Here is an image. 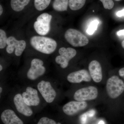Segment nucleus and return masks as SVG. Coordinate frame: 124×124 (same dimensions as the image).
<instances>
[{"instance_id":"nucleus-1","label":"nucleus","mask_w":124,"mask_h":124,"mask_svg":"<svg viewBox=\"0 0 124 124\" xmlns=\"http://www.w3.org/2000/svg\"><path fill=\"white\" fill-rule=\"evenodd\" d=\"M30 42L34 48L46 54L53 53L57 46V43L55 40L45 37L35 36L31 38Z\"/></svg>"},{"instance_id":"nucleus-2","label":"nucleus","mask_w":124,"mask_h":124,"mask_svg":"<svg viewBox=\"0 0 124 124\" xmlns=\"http://www.w3.org/2000/svg\"><path fill=\"white\" fill-rule=\"evenodd\" d=\"M106 90L108 97L115 99L119 97L124 91V83L116 76L108 78L107 81Z\"/></svg>"},{"instance_id":"nucleus-3","label":"nucleus","mask_w":124,"mask_h":124,"mask_svg":"<svg viewBox=\"0 0 124 124\" xmlns=\"http://www.w3.org/2000/svg\"><path fill=\"white\" fill-rule=\"evenodd\" d=\"M64 37L68 43L75 47L85 46L89 42L86 36L75 29H69L67 30L64 34Z\"/></svg>"},{"instance_id":"nucleus-4","label":"nucleus","mask_w":124,"mask_h":124,"mask_svg":"<svg viewBox=\"0 0 124 124\" xmlns=\"http://www.w3.org/2000/svg\"><path fill=\"white\" fill-rule=\"evenodd\" d=\"M52 16L47 13L41 14L37 17L34 24L36 32L41 35H45L50 31Z\"/></svg>"},{"instance_id":"nucleus-5","label":"nucleus","mask_w":124,"mask_h":124,"mask_svg":"<svg viewBox=\"0 0 124 124\" xmlns=\"http://www.w3.org/2000/svg\"><path fill=\"white\" fill-rule=\"evenodd\" d=\"M98 94V91L97 88L90 86L80 89L76 91L73 98L76 101H85L96 99Z\"/></svg>"},{"instance_id":"nucleus-6","label":"nucleus","mask_w":124,"mask_h":124,"mask_svg":"<svg viewBox=\"0 0 124 124\" xmlns=\"http://www.w3.org/2000/svg\"><path fill=\"white\" fill-rule=\"evenodd\" d=\"M59 53L60 55L55 58V62L60 64L62 68L64 69L68 66L69 61L76 55L77 51L75 49L70 47L67 48L62 47L59 49Z\"/></svg>"},{"instance_id":"nucleus-7","label":"nucleus","mask_w":124,"mask_h":124,"mask_svg":"<svg viewBox=\"0 0 124 124\" xmlns=\"http://www.w3.org/2000/svg\"><path fill=\"white\" fill-rule=\"evenodd\" d=\"M43 64V61L39 59L35 58L32 60L31 68L27 74L28 78L32 80H35L43 75L46 71V68Z\"/></svg>"},{"instance_id":"nucleus-8","label":"nucleus","mask_w":124,"mask_h":124,"mask_svg":"<svg viewBox=\"0 0 124 124\" xmlns=\"http://www.w3.org/2000/svg\"><path fill=\"white\" fill-rule=\"evenodd\" d=\"M37 88L46 102L51 103L53 101L57 94L50 82L41 81L37 85Z\"/></svg>"},{"instance_id":"nucleus-9","label":"nucleus","mask_w":124,"mask_h":124,"mask_svg":"<svg viewBox=\"0 0 124 124\" xmlns=\"http://www.w3.org/2000/svg\"><path fill=\"white\" fill-rule=\"evenodd\" d=\"M7 53L9 54H12L15 49V54L17 56L22 55L26 46V44L24 40H18L13 36L7 38Z\"/></svg>"},{"instance_id":"nucleus-10","label":"nucleus","mask_w":124,"mask_h":124,"mask_svg":"<svg viewBox=\"0 0 124 124\" xmlns=\"http://www.w3.org/2000/svg\"><path fill=\"white\" fill-rule=\"evenodd\" d=\"M87 106L88 104L85 101H71L65 104L63 107L62 110L66 115L72 116L84 110Z\"/></svg>"},{"instance_id":"nucleus-11","label":"nucleus","mask_w":124,"mask_h":124,"mask_svg":"<svg viewBox=\"0 0 124 124\" xmlns=\"http://www.w3.org/2000/svg\"><path fill=\"white\" fill-rule=\"evenodd\" d=\"M91 79L89 72L85 69L71 72L67 77V79L69 82L74 84L80 83L82 81L90 82Z\"/></svg>"},{"instance_id":"nucleus-12","label":"nucleus","mask_w":124,"mask_h":124,"mask_svg":"<svg viewBox=\"0 0 124 124\" xmlns=\"http://www.w3.org/2000/svg\"><path fill=\"white\" fill-rule=\"evenodd\" d=\"M22 97L24 102L29 106H36L39 104L40 100L38 91L32 87H27L26 91L23 93Z\"/></svg>"},{"instance_id":"nucleus-13","label":"nucleus","mask_w":124,"mask_h":124,"mask_svg":"<svg viewBox=\"0 0 124 124\" xmlns=\"http://www.w3.org/2000/svg\"><path fill=\"white\" fill-rule=\"evenodd\" d=\"M14 102L17 110L21 114L27 116H30L32 115V110L24 102L22 95L20 94H17L15 96Z\"/></svg>"},{"instance_id":"nucleus-14","label":"nucleus","mask_w":124,"mask_h":124,"mask_svg":"<svg viewBox=\"0 0 124 124\" xmlns=\"http://www.w3.org/2000/svg\"><path fill=\"white\" fill-rule=\"evenodd\" d=\"M88 69L90 75L93 81L96 83L101 82L103 76L100 63L97 60H93L89 64Z\"/></svg>"},{"instance_id":"nucleus-15","label":"nucleus","mask_w":124,"mask_h":124,"mask_svg":"<svg viewBox=\"0 0 124 124\" xmlns=\"http://www.w3.org/2000/svg\"><path fill=\"white\" fill-rule=\"evenodd\" d=\"M1 121L4 124H23V122L14 111L7 109L4 111L1 116Z\"/></svg>"},{"instance_id":"nucleus-16","label":"nucleus","mask_w":124,"mask_h":124,"mask_svg":"<svg viewBox=\"0 0 124 124\" xmlns=\"http://www.w3.org/2000/svg\"><path fill=\"white\" fill-rule=\"evenodd\" d=\"M30 0H11L10 4L14 10L19 12L22 10L29 4Z\"/></svg>"},{"instance_id":"nucleus-17","label":"nucleus","mask_w":124,"mask_h":124,"mask_svg":"<svg viewBox=\"0 0 124 124\" xmlns=\"http://www.w3.org/2000/svg\"><path fill=\"white\" fill-rule=\"evenodd\" d=\"M69 5L68 0H54L53 3V8L58 11H67Z\"/></svg>"},{"instance_id":"nucleus-18","label":"nucleus","mask_w":124,"mask_h":124,"mask_svg":"<svg viewBox=\"0 0 124 124\" xmlns=\"http://www.w3.org/2000/svg\"><path fill=\"white\" fill-rule=\"evenodd\" d=\"M86 0H69V6L72 10H77L83 7Z\"/></svg>"},{"instance_id":"nucleus-19","label":"nucleus","mask_w":124,"mask_h":124,"mask_svg":"<svg viewBox=\"0 0 124 124\" xmlns=\"http://www.w3.org/2000/svg\"><path fill=\"white\" fill-rule=\"evenodd\" d=\"M51 0H34V6L38 11H42L49 6Z\"/></svg>"},{"instance_id":"nucleus-20","label":"nucleus","mask_w":124,"mask_h":124,"mask_svg":"<svg viewBox=\"0 0 124 124\" xmlns=\"http://www.w3.org/2000/svg\"><path fill=\"white\" fill-rule=\"evenodd\" d=\"M99 22L97 20H93L91 22L86 31V32L89 35H92L97 30Z\"/></svg>"},{"instance_id":"nucleus-21","label":"nucleus","mask_w":124,"mask_h":124,"mask_svg":"<svg viewBox=\"0 0 124 124\" xmlns=\"http://www.w3.org/2000/svg\"><path fill=\"white\" fill-rule=\"evenodd\" d=\"M7 38L5 32L2 29H0V48L3 49L7 45Z\"/></svg>"},{"instance_id":"nucleus-22","label":"nucleus","mask_w":124,"mask_h":124,"mask_svg":"<svg viewBox=\"0 0 124 124\" xmlns=\"http://www.w3.org/2000/svg\"><path fill=\"white\" fill-rule=\"evenodd\" d=\"M102 3L104 8L110 10L114 7V2L113 0H100Z\"/></svg>"},{"instance_id":"nucleus-23","label":"nucleus","mask_w":124,"mask_h":124,"mask_svg":"<svg viewBox=\"0 0 124 124\" xmlns=\"http://www.w3.org/2000/svg\"><path fill=\"white\" fill-rule=\"evenodd\" d=\"M37 124H57L55 121L47 117H43L38 121Z\"/></svg>"},{"instance_id":"nucleus-24","label":"nucleus","mask_w":124,"mask_h":124,"mask_svg":"<svg viewBox=\"0 0 124 124\" xmlns=\"http://www.w3.org/2000/svg\"><path fill=\"white\" fill-rule=\"evenodd\" d=\"M116 15L119 17H121L124 16V9L122 10L118 11L116 13Z\"/></svg>"},{"instance_id":"nucleus-25","label":"nucleus","mask_w":124,"mask_h":124,"mask_svg":"<svg viewBox=\"0 0 124 124\" xmlns=\"http://www.w3.org/2000/svg\"><path fill=\"white\" fill-rule=\"evenodd\" d=\"M119 74L120 76L123 78L124 79V67L119 70Z\"/></svg>"},{"instance_id":"nucleus-26","label":"nucleus","mask_w":124,"mask_h":124,"mask_svg":"<svg viewBox=\"0 0 124 124\" xmlns=\"http://www.w3.org/2000/svg\"><path fill=\"white\" fill-rule=\"evenodd\" d=\"M117 34L118 36H124V29L118 31Z\"/></svg>"},{"instance_id":"nucleus-27","label":"nucleus","mask_w":124,"mask_h":124,"mask_svg":"<svg viewBox=\"0 0 124 124\" xmlns=\"http://www.w3.org/2000/svg\"><path fill=\"white\" fill-rule=\"evenodd\" d=\"M3 10L1 5H0V15H1L3 13Z\"/></svg>"},{"instance_id":"nucleus-28","label":"nucleus","mask_w":124,"mask_h":124,"mask_svg":"<svg viewBox=\"0 0 124 124\" xmlns=\"http://www.w3.org/2000/svg\"><path fill=\"white\" fill-rule=\"evenodd\" d=\"M121 45H122V47L124 49V40L122 41Z\"/></svg>"},{"instance_id":"nucleus-29","label":"nucleus","mask_w":124,"mask_h":124,"mask_svg":"<svg viewBox=\"0 0 124 124\" xmlns=\"http://www.w3.org/2000/svg\"><path fill=\"white\" fill-rule=\"evenodd\" d=\"M2 69H3V68H2V66H1V65H0V71H1L2 70Z\"/></svg>"},{"instance_id":"nucleus-30","label":"nucleus","mask_w":124,"mask_h":124,"mask_svg":"<svg viewBox=\"0 0 124 124\" xmlns=\"http://www.w3.org/2000/svg\"><path fill=\"white\" fill-rule=\"evenodd\" d=\"M0 93H2V89L1 87H0Z\"/></svg>"},{"instance_id":"nucleus-31","label":"nucleus","mask_w":124,"mask_h":124,"mask_svg":"<svg viewBox=\"0 0 124 124\" xmlns=\"http://www.w3.org/2000/svg\"><path fill=\"white\" fill-rule=\"evenodd\" d=\"M116 1H119L121 0H115Z\"/></svg>"},{"instance_id":"nucleus-32","label":"nucleus","mask_w":124,"mask_h":124,"mask_svg":"<svg viewBox=\"0 0 124 124\" xmlns=\"http://www.w3.org/2000/svg\"><path fill=\"white\" fill-rule=\"evenodd\" d=\"M59 124V123H58V124Z\"/></svg>"}]
</instances>
